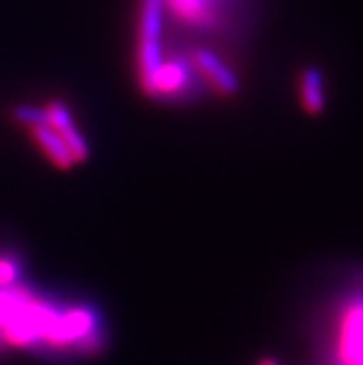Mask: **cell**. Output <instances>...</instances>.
<instances>
[{
    "label": "cell",
    "instance_id": "7",
    "mask_svg": "<svg viewBox=\"0 0 363 365\" xmlns=\"http://www.w3.org/2000/svg\"><path fill=\"white\" fill-rule=\"evenodd\" d=\"M163 28V0H143L139 19V43H156Z\"/></svg>",
    "mask_w": 363,
    "mask_h": 365
},
{
    "label": "cell",
    "instance_id": "9",
    "mask_svg": "<svg viewBox=\"0 0 363 365\" xmlns=\"http://www.w3.org/2000/svg\"><path fill=\"white\" fill-rule=\"evenodd\" d=\"M257 365H280V364H278V361H275V360H271V358H265V360H262Z\"/></svg>",
    "mask_w": 363,
    "mask_h": 365
},
{
    "label": "cell",
    "instance_id": "6",
    "mask_svg": "<svg viewBox=\"0 0 363 365\" xmlns=\"http://www.w3.org/2000/svg\"><path fill=\"white\" fill-rule=\"evenodd\" d=\"M188 80V71L184 65L170 61L163 63L154 76L147 83H143V89L148 95H160V93H173L180 89Z\"/></svg>",
    "mask_w": 363,
    "mask_h": 365
},
{
    "label": "cell",
    "instance_id": "5",
    "mask_svg": "<svg viewBox=\"0 0 363 365\" xmlns=\"http://www.w3.org/2000/svg\"><path fill=\"white\" fill-rule=\"evenodd\" d=\"M299 93L304 110L312 115L321 113L324 110V80H322L321 71L315 67L304 71L300 74Z\"/></svg>",
    "mask_w": 363,
    "mask_h": 365
},
{
    "label": "cell",
    "instance_id": "2",
    "mask_svg": "<svg viewBox=\"0 0 363 365\" xmlns=\"http://www.w3.org/2000/svg\"><path fill=\"white\" fill-rule=\"evenodd\" d=\"M45 111L48 125L61 135V139L69 147L71 154H73L74 162H86L89 156V145L78 130V126L74 125L73 117H71L69 110L65 108V104H61L60 101L51 102L45 108Z\"/></svg>",
    "mask_w": 363,
    "mask_h": 365
},
{
    "label": "cell",
    "instance_id": "3",
    "mask_svg": "<svg viewBox=\"0 0 363 365\" xmlns=\"http://www.w3.org/2000/svg\"><path fill=\"white\" fill-rule=\"evenodd\" d=\"M339 365H363V308L350 310L343 321Z\"/></svg>",
    "mask_w": 363,
    "mask_h": 365
},
{
    "label": "cell",
    "instance_id": "8",
    "mask_svg": "<svg viewBox=\"0 0 363 365\" xmlns=\"http://www.w3.org/2000/svg\"><path fill=\"white\" fill-rule=\"evenodd\" d=\"M14 119L21 125L30 126L37 125H48V119H46L45 108H36V106H19L14 110Z\"/></svg>",
    "mask_w": 363,
    "mask_h": 365
},
{
    "label": "cell",
    "instance_id": "4",
    "mask_svg": "<svg viewBox=\"0 0 363 365\" xmlns=\"http://www.w3.org/2000/svg\"><path fill=\"white\" fill-rule=\"evenodd\" d=\"M30 135L36 141V145L43 150L48 160L54 163L56 167L60 169H71L74 165V158L71 154L69 147L65 145V141L61 139V135L52 128L51 125H37L30 126Z\"/></svg>",
    "mask_w": 363,
    "mask_h": 365
},
{
    "label": "cell",
    "instance_id": "1",
    "mask_svg": "<svg viewBox=\"0 0 363 365\" xmlns=\"http://www.w3.org/2000/svg\"><path fill=\"white\" fill-rule=\"evenodd\" d=\"M193 65L195 69L208 80V83L225 97H230L240 89V80H237L234 71L212 51L197 48L193 54Z\"/></svg>",
    "mask_w": 363,
    "mask_h": 365
}]
</instances>
